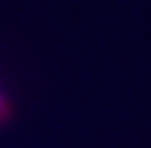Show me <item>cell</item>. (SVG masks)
Returning a JSON list of instances; mask_svg holds the SVG:
<instances>
[{"label": "cell", "instance_id": "cell-1", "mask_svg": "<svg viewBox=\"0 0 151 148\" xmlns=\"http://www.w3.org/2000/svg\"><path fill=\"white\" fill-rule=\"evenodd\" d=\"M9 116H12V104H9V98H6L3 92H0V124H3Z\"/></svg>", "mask_w": 151, "mask_h": 148}]
</instances>
